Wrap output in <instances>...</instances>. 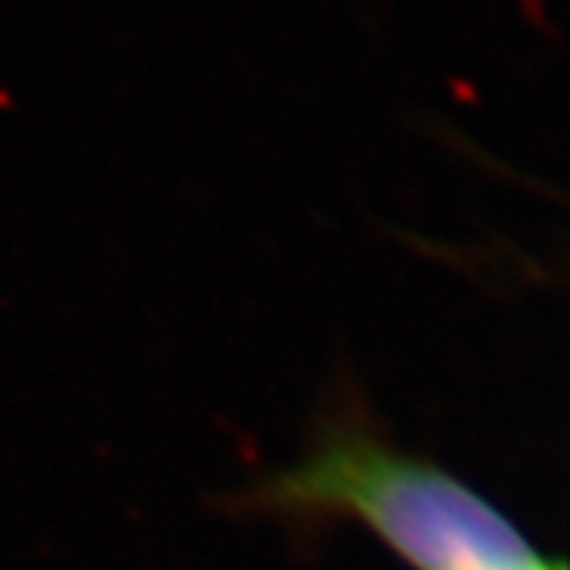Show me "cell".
I'll return each mask as SVG.
<instances>
[{"mask_svg":"<svg viewBox=\"0 0 570 570\" xmlns=\"http://www.w3.org/2000/svg\"><path fill=\"white\" fill-rule=\"evenodd\" d=\"M235 504L288 523H358L412 570H568L466 482L390 444L355 396L321 419L295 466Z\"/></svg>","mask_w":570,"mask_h":570,"instance_id":"1","label":"cell"}]
</instances>
